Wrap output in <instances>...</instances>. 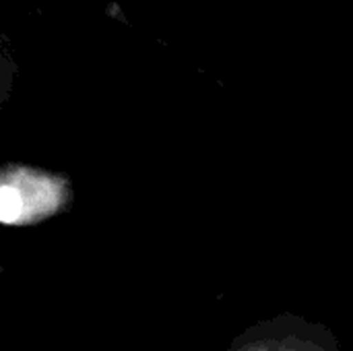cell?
I'll use <instances>...</instances> for the list:
<instances>
[{"label": "cell", "instance_id": "1", "mask_svg": "<svg viewBox=\"0 0 353 351\" xmlns=\"http://www.w3.org/2000/svg\"><path fill=\"white\" fill-rule=\"evenodd\" d=\"M72 184L64 174L25 163H4L0 174V221L35 225L72 207Z\"/></svg>", "mask_w": 353, "mask_h": 351}, {"label": "cell", "instance_id": "2", "mask_svg": "<svg viewBox=\"0 0 353 351\" xmlns=\"http://www.w3.org/2000/svg\"><path fill=\"white\" fill-rule=\"evenodd\" d=\"M225 351H341L335 333L323 323L283 312L240 333Z\"/></svg>", "mask_w": 353, "mask_h": 351}]
</instances>
